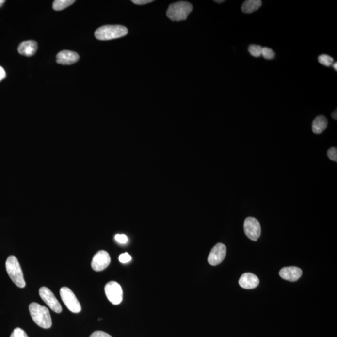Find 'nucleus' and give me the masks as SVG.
<instances>
[{"mask_svg":"<svg viewBox=\"0 0 337 337\" xmlns=\"http://www.w3.org/2000/svg\"><path fill=\"white\" fill-rule=\"evenodd\" d=\"M334 69H336V71H337V62L334 63Z\"/></svg>","mask_w":337,"mask_h":337,"instance_id":"nucleus-30","label":"nucleus"},{"mask_svg":"<svg viewBox=\"0 0 337 337\" xmlns=\"http://www.w3.org/2000/svg\"><path fill=\"white\" fill-rule=\"evenodd\" d=\"M132 2L134 4H136V5H144L152 3L153 1V0H132Z\"/></svg>","mask_w":337,"mask_h":337,"instance_id":"nucleus-26","label":"nucleus"},{"mask_svg":"<svg viewBox=\"0 0 337 337\" xmlns=\"http://www.w3.org/2000/svg\"><path fill=\"white\" fill-rule=\"evenodd\" d=\"M38 44L34 41H24L19 45L18 51L21 55L31 57L36 53Z\"/></svg>","mask_w":337,"mask_h":337,"instance_id":"nucleus-14","label":"nucleus"},{"mask_svg":"<svg viewBox=\"0 0 337 337\" xmlns=\"http://www.w3.org/2000/svg\"><path fill=\"white\" fill-rule=\"evenodd\" d=\"M40 297L43 301L47 304L48 306L54 312L60 314L62 312V305L57 299L54 296L53 293L46 287H42L39 290Z\"/></svg>","mask_w":337,"mask_h":337,"instance_id":"nucleus-8","label":"nucleus"},{"mask_svg":"<svg viewBox=\"0 0 337 337\" xmlns=\"http://www.w3.org/2000/svg\"><path fill=\"white\" fill-rule=\"evenodd\" d=\"M115 240L121 244H125L128 242V238L125 234H116L115 236Z\"/></svg>","mask_w":337,"mask_h":337,"instance_id":"nucleus-23","label":"nucleus"},{"mask_svg":"<svg viewBox=\"0 0 337 337\" xmlns=\"http://www.w3.org/2000/svg\"><path fill=\"white\" fill-rule=\"evenodd\" d=\"M214 1L217 3H223V2H225V1H224V0H222V1H217V0H216V1Z\"/></svg>","mask_w":337,"mask_h":337,"instance_id":"nucleus-31","label":"nucleus"},{"mask_svg":"<svg viewBox=\"0 0 337 337\" xmlns=\"http://www.w3.org/2000/svg\"><path fill=\"white\" fill-rule=\"evenodd\" d=\"M80 56L76 52L63 50L56 55V62L62 65H71L79 60Z\"/></svg>","mask_w":337,"mask_h":337,"instance_id":"nucleus-11","label":"nucleus"},{"mask_svg":"<svg viewBox=\"0 0 337 337\" xmlns=\"http://www.w3.org/2000/svg\"><path fill=\"white\" fill-rule=\"evenodd\" d=\"M119 262L123 263V264H126V263H128L131 260V256L129 255V254L126 252V253L121 254L119 257Z\"/></svg>","mask_w":337,"mask_h":337,"instance_id":"nucleus-24","label":"nucleus"},{"mask_svg":"<svg viewBox=\"0 0 337 337\" xmlns=\"http://www.w3.org/2000/svg\"><path fill=\"white\" fill-rule=\"evenodd\" d=\"M104 291L108 299L113 305H118L123 301V289L117 282L114 281L108 282L106 285Z\"/></svg>","mask_w":337,"mask_h":337,"instance_id":"nucleus-6","label":"nucleus"},{"mask_svg":"<svg viewBox=\"0 0 337 337\" xmlns=\"http://www.w3.org/2000/svg\"><path fill=\"white\" fill-rule=\"evenodd\" d=\"M328 157L333 161L337 162V149L336 147H332L328 150Z\"/></svg>","mask_w":337,"mask_h":337,"instance_id":"nucleus-22","label":"nucleus"},{"mask_svg":"<svg viewBox=\"0 0 337 337\" xmlns=\"http://www.w3.org/2000/svg\"><path fill=\"white\" fill-rule=\"evenodd\" d=\"M5 3V0H0V7H1L3 5V4Z\"/></svg>","mask_w":337,"mask_h":337,"instance_id":"nucleus-29","label":"nucleus"},{"mask_svg":"<svg viewBox=\"0 0 337 337\" xmlns=\"http://www.w3.org/2000/svg\"><path fill=\"white\" fill-rule=\"evenodd\" d=\"M337 110H336V111H335V112H333L332 114V118L335 119V120H337Z\"/></svg>","mask_w":337,"mask_h":337,"instance_id":"nucleus-28","label":"nucleus"},{"mask_svg":"<svg viewBox=\"0 0 337 337\" xmlns=\"http://www.w3.org/2000/svg\"><path fill=\"white\" fill-rule=\"evenodd\" d=\"M328 126V120L326 117L319 116L315 117L312 123V131L314 133L319 134L326 129Z\"/></svg>","mask_w":337,"mask_h":337,"instance_id":"nucleus-15","label":"nucleus"},{"mask_svg":"<svg viewBox=\"0 0 337 337\" xmlns=\"http://www.w3.org/2000/svg\"><path fill=\"white\" fill-rule=\"evenodd\" d=\"M75 0H56L53 2V8L55 11H62L72 5Z\"/></svg>","mask_w":337,"mask_h":337,"instance_id":"nucleus-17","label":"nucleus"},{"mask_svg":"<svg viewBox=\"0 0 337 337\" xmlns=\"http://www.w3.org/2000/svg\"><path fill=\"white\" fill-rule=\"evenodd\" d=\"M6 269L10 279L19 288H24L26 282L24 279L22 269L16 257L11 256L6 262Z\"/></svg>","mask_w":337,"mask_h":337,"instance_id":"nucleus-4","label":"nucleus"},{"mask_svg":"<svg viewBox=\"0 0 337 337\" xmlns=\"http://www.w3.org/2000/svg\"><path fill=\"white\" fill-rule=\"evenodd\" d=\"M6 77V72L5 69L0 66V82Z\"/></svg>","mask_w":337,"mask_h":337,"instance_id":"nucleus-27","label":"nucleus"},{"mask_svg":"<svg viewBox=\"0 0 337 337\" xmlns=\"http://www.w3.org/2000/svg\"><path fill=\"white\" fill-rule=\"evenodd\" d=\"M239 286L245 289H255L259 284V280L252 273H245L239 280Z\"/></svg>","mask_w":337,"mask_h":337,"instance_id":"nucleus-13","label":"nucleus"},{"mask_svg":"<svg viewBox=\"0 0 337 337\" xmlns=\"http://www.w3.org/2000/svg\"><path fill=\"white\" fill-rule=\"evenodd\" d=\"M90 337H112L107 333L103 331H96L91 335Z\"/></svg>","mask_w":337,"mask_h":337,"instance_id":"nucleus-25","label":"nucleus"},{"mask_svg":"<svg viewBox=\"0 0 337 337\" xmlns=\"http://www.w3.org/2000/svg\"><path fill=\"white\" fill-rule=\"evenodd\" d=\"M243 229L247 238L253 241H257L261 234L259 222L254 217H249L243 224Z\"/></svg>","mask_w":337,"mask_h":337,"instance_id":"nucleus-7","label":"nucleus"},{"mask_svg":"<svg viewBox=\"0 0 337 337\" xmlns=\"http://www.w3.org/2000/svg\"><path fill=\"white\" fill-rule=\"evenodd\" d=\"M227 248L225 244L218 243L212 248L208 256V262L213 266L220 264L225 257Z\"/></svg>","mask_w":337,"mask_h":337,"instance_id":"nucleus-9","label":"nucleus"},{"mask_svg":"<svg viewBox=\"0 0 337 337\" xmlns=\"http://www.w3.org/2000/svg\"><path fill=\"white\" fill-rule=\"evenodd\" d=\"M10 337H28L27 333L20 328H16L11 334Z\"/></svg>","mask_w":337,"mask_h":337,"instance_id":"nucleus-21","label":"nucleus"},{"mask_svg":"<svg viewBox=\"0 0 337 337\" xmlns=\"http://www.w3.org/2000/svg\"><path fill=\"white\" fill-rule=\"evenodd\" d=\"M262 6L260 0H247L243 3L242 11L245 14H252L259 9Z\"/></svg>","mask_w":337,"mask_h":337,"instance_id":"nucleus-16","label":"nucleus"},{"mask_svg":"<svg viewBox=\"0 0 337 337\" xmlns=\"http://www.w3.org/2000/svg\"><path fill=\"white\" fill-rule=\"evenodd\" d=\"M110 262V254L106 251H100L93 257L91 267L94 271L100 272L107 268Z\"/></svg>","mask_w":337,"mask_h":337,"instance_id":"nucleus-10","label":"nucleus"},{"mask_svg":"<svg viewBox=\"0 0 337 337\" xmlns=\"http://www.w3.org/2000/svg\"><path fill=\"white\" fill-rule=\"evenodd\" d=\"M60 295L65 305L71 312L75 314L81 312V304L71 289L66 287L62 288L60 289Z\"/></svg>","mask_w":337,"mask_h":337,"instance_id":"nucleus-5","label":"nucleus"},{"mask_svg":"<svg viewBox=\"0 0 337 337\" xmlns=\"http://www.w3.org/2000/svg\"><path fill=\"white\" fill-rule=\"evenodd\" d=\"M262 55L266 60H272L275 57V52L268 47H264L262 49Z\"/></svg>","mask_w":337,"mask_h":337,"instance_id":"nucleus-20","label":"nucleus"},{"mask_svg":"<svg viewBox=\"0 0 337 337\" xmlns=\"http://www.w3.org/2000/svg\"><path fill=\"white\" fill-rule=\"evenodd\" d=\"M29 310L32 321L36 325L45 329L51 328V317L49 311L47 307L35 302H32L30 304Z\"/></svg>","mask_w":337,"mask_h":337,"instance_id":"nucleus-1","label":"nucleus"},{"mask_svg":"<svg viewBox=\"0 0 337 337\" xmlns=\"http://www.w3.org/2000/svg\"><path fill=\"white\" fill-rule=\"evenodd\" d=\"M262 47L260 45H251L249 47V51L254 57L258 58L262 56Z\"/></svg>","mask_w":337,"mask_h":337,"instance_id":"nucleus-19","label":"nucleus"},{"mask_svg":"<svg viewBox=\"0 0 337 337\" xmlns=\"http://www.w3.org/2000/svg\"><path fill=\"white\" fill-rule=\"evenodd\" d=\"M318 60L321 64L327 67L331 66L334 62V59L327 54H321L319 56Z\"/></svg>","mask_w":337,"mask_h":337,"instance_id":"nucleus-18","label":"nucleus"},{"mask_svg":"<svg viewBox=\"0 0 337 337\" xmlns=\"http://www.w3.org/2000/svg\"><path fill=\"white\" fill-rule=\"evenodd\" d=\"M280 277L290 282L299 280L302 275V271L299 267L292 266L284 267L279 272Z\"/></svg>","mask_w":337,"mask_h":337,"instance_id":"nucleus-12","label":"nucleus"},{"mask_svg":"<svg viewBox=\"0 0 337 337\" xmlns=\"http://www.w3.org/2000/svg\"><path fill=\"white\" fill-rule=\"evenodd\" d=\"M193 9V5L188 2H176L169 6L166 13L167 16L173 21H184Z\"/></svg>","mask_w":337,"mask_h":337,"instance_id":"nucleus-3","label":"nucleus"},{"mask_svg":"<svg viewBox=\"0 0 337 337\" xmlns=\"http://www.w3.org/2000/svg\"><path fill=\"white\" fill-rule=\"evenodd\" d=\"M127 28L121 25H105L96 30L95 36L97 40L108 41L127 35Z\"/></svg>","mask_w":337,"mask_h":337,"instance_id":"nucleus-2","label":"nucleus"}]
</instances>
